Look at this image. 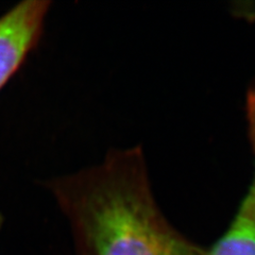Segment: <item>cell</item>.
<instances>
[{"label": "cell", "instance_id": "cell-1", "mask_svg": "<svg viewBox=\"0 0 255 255\" xmlns=\"http://www.w3.org/2000/svg\"><path fill=\"white\" fill-rule=\"evenodd\" d=\"M49 188L93 255H193L159 213L138 148L113 151Z\"/></svg>", "mask_w": 255, "mask_h": 255}, {"label": "cell", "instance_id": "cell-2", "mask_svg": "<svg viewBox=\"0 0 255 255\" xmlns=\"http://www.w3.org/2000/svg\"><path fill=\"white\" fill-rule=\"evenodd\" d=\"M49 4L43 0L22 1L0 17V90L37 43Z\"/></svg>", "mask_w": 255, "mask_h": 255}, {"label": "cell", "instance_id": "cell-3", "mask_svg": "<svg viewBox=\"0 0 255 255\" xmlns=\"http://www.w3.org/2000/svg\"><path fill=\"white\" fill-rule=\"evenodd\" d=\"M209 255H255V185L245 198L228 232Z\"/></svg>", "mask_w": 255, "mask_h": 255}, {"label": "cell", "instance_id": "cell-4", "mask_svg": "<svg viewBox=\"0 0 255 255\" xmlns=\"http://www.w3.org/2000/svg\"><path fill=\"white\" fill-rule=\"evenodd\" d=\"M247 118H248L249 133L255 151V86L247 97Z\"/></svg>", "mask_w": 255, "mask_h": 255}]
</instances>
